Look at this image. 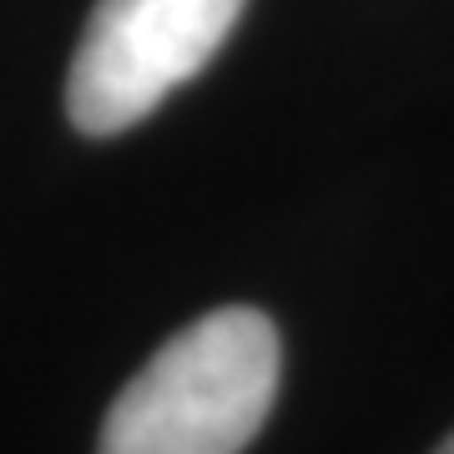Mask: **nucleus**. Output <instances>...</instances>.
Listing matches in <instances>:
<instances>
[{"label":"nucleus","instance_id":"nucleus-1","mask_svg":"<svg viewBox=\"0 0 454 454\" xmlns=\"http://www.w3.org/2000/svg\"><path fill=\"white\" fill-rule=\"evenodd\" d=\"M278 328L217 309L157 348L106 409L97 454H243L278 399Z\"/></svg>","mask_w":454,"mask_h":454},{"label":"nucleus","instance_id":"nucleus-2","mask_svg":"<svg viewBox=\"0 0 454 454\" xmlns=\"http://www.w3.org/2000/svg\"><path fill=\"white\" fill-rule=\"evenodd\" d=\"M247 0H97L86 20L66 112L86 137H116L162 106L223 51Z\"/></svg>","mask_w":454,"mask_h":454},{"label":"nucleus","instance_id":"nucleus-3","mask_svg":"<svg viewBox=\"0 0 454 454\" xmlns=\"http://www.w3.org/2000/svg\"><path fill=\"white\" fill-rule=\"evenodd\" d=\"M434 454H454V434H450V439H444V444H439V450H434Z\"/></svg>","mask_w":454,"mask_h":454}]
</instances>
